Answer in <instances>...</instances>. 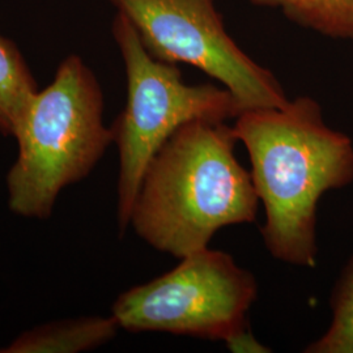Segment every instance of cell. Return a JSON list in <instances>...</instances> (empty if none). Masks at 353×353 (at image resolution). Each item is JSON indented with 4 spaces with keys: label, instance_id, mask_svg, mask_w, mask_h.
<instances>
[{
    "label": "cell",
    "instance_id": "1",
    "mask_svg": "<svg viewBox=\"0 0 353 353\" xmlns=\"http://www.w3.org/2000/svg\"><path fill=\"white\" fill-rule=\"evenodd\" d=\"M233 130L246 147L252 183L265 212V249L287 265L314 268L321 198L353 182V141L325 122L309 96L280 108L245 110Z\"/></svg>",
    "mask_w": 353,
    "mask_h": 353
},
{
    "label": "cell",
    "instance_id": "2",
    "mask_svg": "<svg viewBox=\"0 0 353 353\" xmlns=\"http://www.w3.org/2000/svg\"><path fill=\"white\" fill-rule=\"evenodd\" d=\"M227 122L192 121L153 156L141 179L130 227L174 258L208 248L217 230L256 220L259 198L236 156Z\"/></svg>",
    "mask_w": 353,
    "mask_h": 353
},
{
    "label": "cell",
    "instance_id": "3",
    "mask_svg": "<svg viewBox=\"0 0 353 353\" xmlns=\"http://www.w3.org/2000/svg\"><path fill=\"white\" fill-rule=\"evenodd\" d=\"M13 138L17 157L7 174L8 208L26 219H49L59 194L85 179L113 143L103 123L97 77L77 55L30 100Z\"/></svg>",
    "mask_w": 353,
    "mask_h": 353
},
{
    "label": "cell",
    "instance_id": "4",
    "mask_svg": "<svg viewBox=\"0 0 353 353\" xmlns=\"http://www.w3.org/2000/svg\"><path fill=\"white\" fill-rule=\"evenodd\" d=\"M113 36L127 79L126 106L110 126L119 152L117 223L123 236L145 169L166 140L192 121L227 122L241 112L228 89L188 84L176 64L152 57L122 13L114 17Z\"/></svg>",
    "mask_w": 353,
    "mask_h": 353
},
{
    "label": "cell",
    "instance_id": "5",
    "mask_svg": "<svg viewBox=\"0 0 353 353\" xmlns=\"http://www.w3.org/2000/svg\"><path fill=\"white\" fill-rule=\"evenodd\" d=\"M256 297L252 272L230 254L208 246L181 258L164 275L119 294L112 316L131 332L227 343L249 327L248 313Z\"/></svg>",
    "mask_w": 353,
    "mask_h": 353
},
{
    "label": "cell",
    "instance_id": "6",
    "mask_svg": "<svg viewBox=\"0 0 353 353\" xmlns=\"http://www.w3.org/2000/svg\"><path fill=\"white\" fill-rule=\"evenodd\" d=\"M108 1L130 20L152 57L211 76L232 93L241 113L290 101L276 76L229 36L214 0Z\"/></svg>",
    "mask_w": 353,
    "mask_h": 353
},
{
    "label": "cell",
    "instance_id": "7",
    "mask_svg": "<svg viewBox=\"0 0 353 353\" xmlns=\"http://www.w3.org/2000/svg\"><path fill=\"white\" fill-rule=\"evenodd\" d=\"M121 330L113 316L64 319L24 331L0 353H77L113 341Z\"/></svg>",
    "mask_w": 353,
    "mask_h": 353
},
{
    "label": "cell",
    "instance_id": "8",
    "mask_svg": "<svg viewBox=\"0 0 353 353\" xmlns=\"http://www.w3.org/2000/svg\"><path fill=\"white\" fill-rule=\"evenodd\" d=\"M37 83L12 41L0 37V132L13 137Z\"/></svg>",
    "mask_w": 353,
    "mask_h": 353
},
{
    "label": "cell",
    "instance_id": "9",
    "mask_svg": "<svg viewBox=\"0 0 353 353\" xmlns=\"http://www.w3.org/2000/svg\"><path fill=\"white\" fill-rule=\"evenodd\" d=\"M331 38L353 39V0H249Z\"/></svg>",
    "mask_w": 353,
    "mask_h": 353
},
{
    "label": "cell",
    "instance_id": "10",
    "mask_svg": "<svg viewBox=\"0 0 353 353\" xmlns=\"http://www.w3.org/2000/svg\"><path fill=\"white\" fill-rule=\"evenodd\" d=\"M331 322L326 332L303 352L353 353V256L341 270L330 297Z\"/></svg>",
    "mask_w": 353,
    "mask_h": 353
},
{
    "label": "cell",
    "instance_id": "11",
    "mask_svg": "<svg viewBox=\"0 0 353 353\" xmlns=\"http://www.w3.org/2000/svg\"><path fill=\"white\" fill-rule=\"evenodd\" d=\"M225 344H227L229 351H232V352H271V350H265L267 347L256 341V338L252 335L250 327L242 330L230 341H228Z\"/></svg>",
    "mask_w": 353,
    "mask_h": 353
}]
</instances>
